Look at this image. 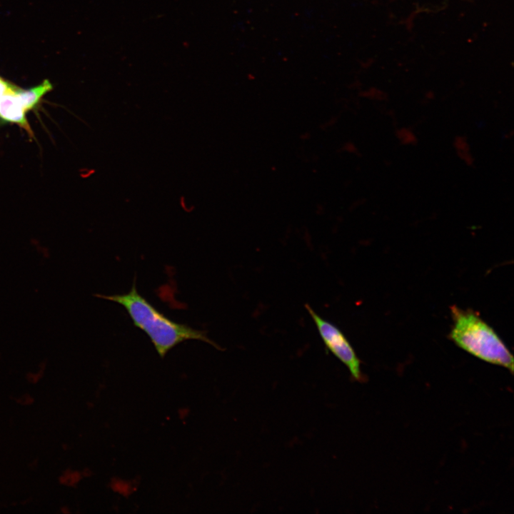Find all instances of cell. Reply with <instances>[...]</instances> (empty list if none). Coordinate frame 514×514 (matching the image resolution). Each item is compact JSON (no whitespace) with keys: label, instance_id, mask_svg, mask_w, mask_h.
I'll return each instance as SVG.
<instances>
[{"label":"cell","instance_id":"1","mask_svg":"<svg viewBox=\"0 0 514 514\" xmlns=\"http://www.w3.org/2000/svg\"><path fill=\"white\" fill-rule=\"evenodd\" d=\"M96 296L122 306L133 325L148 336L161 358L176 346L189 340L201 341L221 349L205 331L175 322L157 310L138 292L135 279L128 293Z\"/></svg>","mask_w":514,"mask_h":514},{"label":"cell","instance_id":"2","mask_svg":"<svg viewBox=\"0 0 514 514\" xmlns=\"http://www.w3.org/2000/svg\"><path fill=\"white\" fill-rule=\"evenodd\" d=\"M453 326L450 338L460 348L485 362L513 372V357L495 331L471 310L450 308Z\"/></svg>","mask_w":514,"mask_h":514},{"label":"cell","instance_id":"3","mask_svg":"<svg viewBox=\"0 0 514 514\" xmlns=\"http://www.w3.org/2000/svg\"><path fill=\"white\" fill-rule=\"evenodd\" d=\"M305 308L315 323L326 348L346 366L353 379L362 381L364 377L361 361L344 333L335 324L319 316L309 304H306Z\"/></svg>","mask_w":514,"mask_h":514},{"label":"cell","instance_id":"4","mask_svg":"<svg viewBox=\"0 0 514 514\" xmlns=\"http://www.w3.org/2000/svg\"><path fill=\"white\" fill-rule=\"evenodd\" d=\"M18 87L14 85L0 97V121L16 124L33 136V131L26 118L27 112L16 94Z\"/></svg>","mask_w":514,"mask_h":514},{"label":"cell","instance_id":"5","mask_svg":"<svg viewBox=\"0 0 514 514\" xmlns=\"http://www.w3.org/2000/svg\"><path fill=\"white\" fill-rule=\"evenodd\" d=\"M53 89L52 84L48 79H44L39 84L29 88L18 87L17 96L28 113L36 109L46 94Z\"/></svg>","mask_w":514,"mask_h":514},{"label":"cell","instance_id":"6","mask_svg":"<svg viewBox=\"0 0 514 514\" xmlns=\"http://www.w3.org/2000/svg\"><path fill=\"white\" fill-rule=\"evenodd\" d=\"M454 146L461 159L467 164H472L473 160L466 139L464 137H457L454 141Z\"/></svg>","mask_w":514,"mask_h":514},{"label":"cell","instance_id":"7","mask_svg":"<svg viewBox=\"0 0 514 514\" xmlns=\"http://www.w3.org/2000/svg\"><path fill=\"white\" fill-rule=\"evenodd\" d=\"M397 136L398 139L405 144H411L416 141L415 136L408 128H401L398 131Z\"/></svg>","mask_w":514,"mask_h":514},{"label":"cell","instance_id":"8","mask_svg":"<svg viewBox=\"0 0 514 514\" xmlns=\"http://www.w3.org/2000/svg\"><path fill=\"white\" fill-rule=\"evenodd\" d=\"M15 84L0 75V97L11 89Z\"/></svg>","mask_w":514,"mask_h":514}]
</instances>
